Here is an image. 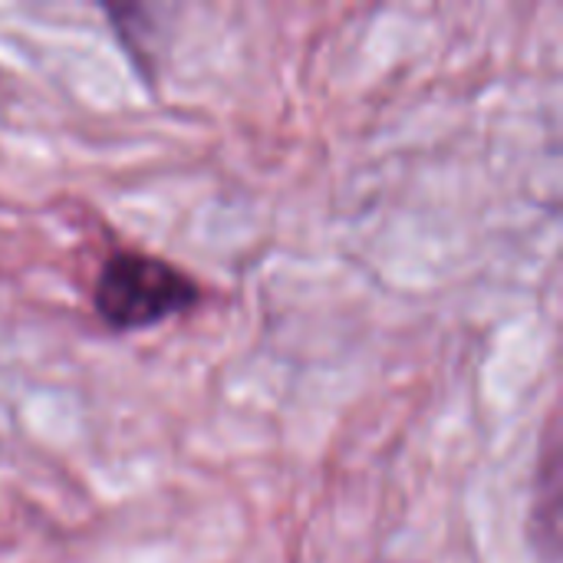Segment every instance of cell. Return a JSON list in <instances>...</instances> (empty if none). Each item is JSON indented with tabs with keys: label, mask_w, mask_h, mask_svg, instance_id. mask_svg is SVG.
Returning a JSON list of instances; mask_svg holds the SVG:
<instances>
[{
	"label": "cell",
	"mask_w": 563,
	"mask_h": 563,
	"mask_svg": "<svg viewBox=\"0 0 563 563\" xmlns=\"http://www.w3.org/2000/svg\"><path fill=\"white\" fill-rule=\"evenodd\" d=\"M198 297V284L181 267L145 251L109 254L92 287L96 313L119 333L158 327L191 310Z\"/></svg>",
	"instance_id": "1"
}]
</instances>
